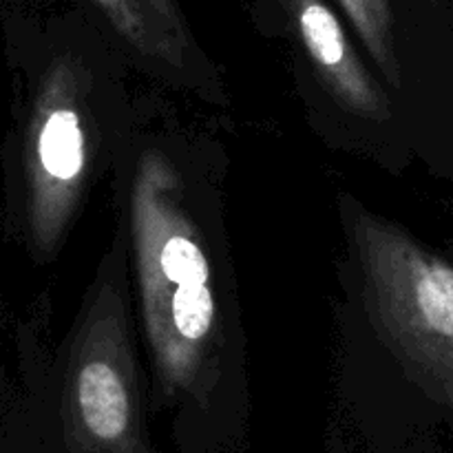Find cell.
<instances>
[{
	"label": "cell",
	"instance_id": "obj_1",
	"mask_svg": "<svg viewBox=\"0 0 453 453\" xmlns=\"http://www.w3.org/2000/svg\"><path fill=\"white\" fill-rule=\"evenodd\" d=\"M131 226L146 339L162 388L171 396H199L215 367L219 308L199 228L190 219L184 186L162 153L137 164Z\"/></svg>",
	"mask_w": 453,
	"mask_h": 453
},
{
	"label": "cell",
	"instance_id": "obj_2",
	"mask_svg": "<svg viewBox=\"0 0 453 453\" xmlns=\"http://www.w3.org/2000/svg\"><path fill=\"white\" fill-rule=\"evenodd\" d=\"M352 233L372 323L407 374L453 411V265L372 212H354Z\"/></svg>",
	"mask_w": 453,
	"mask_h": 453
},
{
	"label": "cell",
	"instance_id": "obj_3",
	"mask_svg": "<svg viewBox=\"0 0 453 453\" xmlns=\"http://www.w3.org/2000/svg\"><path fill=\"white\" fill-rule=\"evenodd\" d=\"M84 73L66 53L49 58L31 82L18 137L16 219L38 261L60 248L82 199L88 171Z\"/></svg>",
	"mask_w": 453,
	"mask_h": 453
},
{
	"label": "cell",
	"instance_id": "obj_4",
	"mask_svg": "<svg viewBox=\"0 0 453 453\" xmlns=\"http://www.w3.org/2000/svg\"><path fill=\"white\" fill-rule=\"evenodd\" d=\"M66 453H150L124 310L102 295L80 326L60 405Z\"/></svg>",
	"mask_w": 453,
	"mask_h": 453
},
{
	"label": "cell",
	"instance_id": "obj_5",
	"mask_svg": "<svg viewBox=\"0 0 453 453\" xmlns=\"http://www.w3.org/2000/svg\"><path fill=\"white\" fill-rule=\"evenodd\" d=\"M279 4L330 96L358 118L388 122L392 118V102L365 69L326 0H279Z\"/></svg>",
	"mask_w": 453,
	"mask_h": 453
},
{
	"label": "cell",
	"instance_id": "obj_6",
	"mask_svg": "<svg viewBox=\"0 0 453 453\" xmlns=\"http://www.w3.org/2000/svg\"><path fill=\"white\" fill-rule=\"evenodd\" d=\"M115 34L144 60L171 71L190 69L197 44L177 0H88Z\"/></svg>",
	"mask_w": 453,
	"mask_h": 453
},
{
	"label": "cell",
	"instance_id": "obj_7",
	"mask_svg": "<svg viewBox=\"0 0 453 453\" xmlns=\"http://www.w3.org/2000/svg\"><path fill=\"white\" fill-rule=\"evenodd\" d=\"M336 3L352 22L354 31L365 44L376 66L388 75L394 88H401L392 3L389 0H336Z\"/></svg>",
	"mask_w": 453,
	"mask_h": 453
},
{
	"label": "cell",
	"instance_id": "obj_8",
	"mask_svg": "<svg viewBox=\"0 0 453 453\" xmlns=\"http://www.w3.org/2000/svg\"><path fill=\"white\" fill-rule=\"evenodd\" d=\"M0 453H42L18 425H13V420L4 411L3 398H0Z\"/></svg>",
	"mask_w": 453,
	"mask_h": 453
}]
</instances>
